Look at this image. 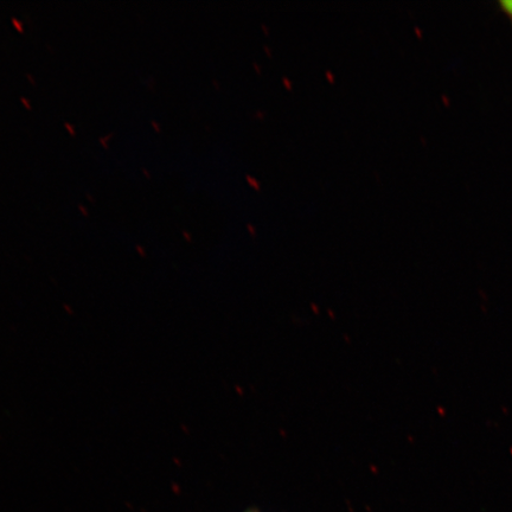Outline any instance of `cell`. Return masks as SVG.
<instances>
[{"label":"cell","mask_w":512,"mask_h":512,"mask_svg":"<svg viewBox=\"0 0 512 512\" xmlns=\"http://www.w3.org/2000/svg\"><path fill=\"white\" fill-rule=\"evenodd\" d=\"M246 512H259V511H256V510H249V511H246Z\"/></svg>","instance_id":"cell-2"},{"label":"cell","mask_w":512,"mask_h":512,"mask_svg":"<svg viewBox=\"0 0 512 512\" xmlns=\"http://www.w3.org/2000/svg\"><path fill=\"white\" fill-rule=\"evenodd\" d=\"M502 10L509 16L512 22V0H499Z\"/></svg>","instance_id":"cell-1"}]
</instances>
